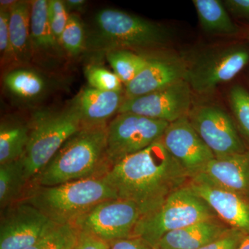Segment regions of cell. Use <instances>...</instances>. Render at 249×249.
Returning <instances> with one entry per match:
<instances>
[{"instance_id": "obj_21", "label": "cell", "mask_w": 249, "mask_h": 249, "mask_svg": "<svg viewBox=\"0 0 249 249\" xmlns=\"http://www.w3.org/2000/svg\"><path fill=\"white\" fill-rule=\"evenodd\" d=\"M48 4L47 0L31 1V42L34 50L53 52L61 47L54 37L49 24Z\"/></svg>"}, {"instance_id": "obj_20", "label": "cell", "mask_w": 249, "mask_h": 249, "mask_svg": "<svg viewBox=\"0 0 249 249\" xmlns=\"http://www.w3.org/2000/svg\"><path fill=\"white\" fill-rule=\"evenodd\" d=\"M203 30L214 35L235 36L239 29L232 22L224 3L219 0H193Z\"/></svg>"}, {"instance_id": "obj_39", "label": "cell", "mask_w": 249, "mask_h": 249, "mask_svg": "<svg viewBox=\"0 0 249 249\" xmlns=\"http://www.w3.org/2000/svg\"><path fill=\"white\" fill-rule=\"evenodd\" d=\"M247 39H248V40L249 41V31L248 32V34H247Z\"/></svg>"}, {"instance_id": "obj_14", "label": "cell", "mask_w": 249, "mask_h": 249, "mask_svg": "<svg viewBox=\"0 0 249 249\" xmlns=\"http://www.w3.org/2000/svg\"><path fill=\"white\" fill-rule=\"evenodd\" d=\"M187 67L182 58L171 54L149 58L138 76L124 86V97L144 96L186 80Z\"/></svg>"}, {"instance_id": "obj_30", "label": "cell", "mask_w": 249, "mask_h": 249, "mask_svg": "<svg viewBox=\"0 0 249 249\" xmlns=\"http://www.w3.org/2000/svg\"><path fill=\"white\" fill-rule=\"evenodd\" d=\"M65 6V1L61 0H49L48 15L49 24L54 37L60 44V37L66 27L70 14Z\"/></svg>"}, {"instance_id": "obj_5", "label": "cell", "mask_w": 249, "mask_h": 249, "mask_svg": "<svg viewBox=\"0 0 249 249\" xmlns=\"http://www.w3.org/2000/svg\"><path fill=\"white\" fill-rule=\"evenodd\" d=\"M98 47L108 50H144L164 47L171 39L164 27L117 9H106L95 16Z\"/></svg>"}, {"instance_id": "obj_12", "label": "cell", "mask_w": 249, "mask_h": 249, "mask_svg": "<svg viewBox=\"0 0 249 249\" xmlns=\"http://www.w3.org/2000/svg\"><path fill=\"white\" fill-rule=\"evenodd\" d=\"M58 224L24 201L9 208L1 218L0 249H26Z\"/></svg>"}, {"instance_id": "obj_27", "label": "cell", "mask_w": 249, "mask_h": 249, "mask_svg": "<svg viewBox=\"0 0 249 249\" xmlns=\"http://www.w3.org/2000/svg\"><path fill=\"white\" fill-rule=\"evenodd\" d=\"M84 27L76 15H70L65 30L60 37V45L71 55H79L85 47Z\"/></svg>"}, {"instance_id": "obj_15", "label": "cell", "mask_w": 249, "mask_h": 249, "mask_svg": "<svg viewBox=\"0 0 249 249\" xmlns=\"http://www.w3.org/2000/svg\"><path fill=\"white\" fill-rule=\"evenodd\" d=\"M188 186L229 227L249 235V198L196 180Z\"/></svg>"}, {"instance_id": "obj_28", "label": "cell", "mask_w": 249, "mask_h": 249, "mask_svg": "<svg viewBox=\"0 0 249 249\" xmlns=\"http://www.w3.org/2000/svg\"><path fill=\"white\" fill-rule=\"evenodd\" d=\"M85 77L90 88L101 91H124L122 82L114 73L103 67L89 65L85 69Z\"/></svg>"}, {"instance_id": "obj_1", "label": "cell", "mask_w": 249, "mask_h": 249, "mask_svg": "<svg viewBox=\"0 0 249 249\" xmlns=\"http://www.w3.org/2000/svg\"><path fill=\"white\" fill-rule=\"evenodd\" d=\"M102 177L118 198L133 201L143 216L160 207L190 178L160 139L110 165Z\"/></svg>"}, {"instance_id": "obj_19", "label": "cell", "mask_w": 249, "mask_h": 249, "mask_svg": "<svg viewBox=\"0 0 249 249\" xmlns=\"http://www.w3.org/2000/svg\"><path fill=\"white\" fill-rule=\"evenodd\" d=\"M31 2L18 1L10 11L11 52L15 58L26 60L32 50L30 33Z\"/></svg>"}, {"instance_id": "obj_26", "label": "cell", "mask_w": 249, "mask_h": 249, "mask_svg": "<svg viewBox=\"0 0 249 249\" xmlns=\"http://www.w3.org/2000/svg\"><path fill=\"white\" fill-rule=\"evenodd\" d=\"M78 230L71 224H58L29 248L26 249H66L74 244Z\"/></svg>"}, {"instance_id": "obj_33", "label": "cell", "mask_w": 249, "mask_h": 249, "mask_svg": "<svg viewBox=\"0 0 249 249\" xmlns=\"http://www.w3.org/2000/svg\"><path fill=\"white\" fill-rule=\"evenodd\" d=\"M10 12L0 10V52L4 56L11 54L9 32Z\"/></svg>"}, {"instance_id": "obj_25", "label": "cell", "mask_w": 249, "mask_h": 249, "mask_svg": "<svg viewBox=\"0 0 249 249\" xmlns=\"http://www.w3.org/2000/svg\"><path fill=\"white\" fill-rule=\"evenodd\" d=\"M107 59L114 73L124 86L138 76L149 60L147 57L126 49L107 52Z\"/></svg>"}, {"instance_id": "obj_22", "label": "cell", "mask_w": 249, "mask_h": 249, "mask_svg": "<svg viewBox=\"0 0 249 249\" xmlns=\"http://www.w3.org/2000/svg\"><path fill=\"white\" fill-rule=\"evenodd\" d=\"M29 124L2 121L0 125V165L22 158L29 142Z\"/></svg>"}, {"instance_id": "obj_38", "label": "cell", "mask_w": 249, "mask_h": 249, "mask_svg": "<svg viewBox=\"0 0 249 249\" xmlns=\"http://www.w3.org/2000/svg\"><path fill=\"white\" fill-rule=\"evenodd\" d=\"M237 249H249V235L245 236Z\"/></svg>"}, {"instance_id": "obj_29", "label": "cell", "mask_w": 249, "mask_h": 249, "mask_svg": "<svg viewBox=\"0 0 249 249\" xmlns=\"http://www.w3.org/2000/svg\"><path fill=\"white\" fill-rule=\"evenodd\" d=\"M234 116L243 132L249 138V92L240 85H234L229 96Z\"/></svg>"}, {"instance_id": "obj_4", "label": "cell", "mask_w": 249, "mask_h": 249, "mask_svg": "<svg viewBox=\"0 0 249 249\" xmlns=\"http://www.w3.org/2000/svg\"><path fill=\"white\" fill-rule=\"evenodd\" d=\"M83 124L72 104L63 110L41 111L34 114L29 124V142L22 157L27 181L35 178Z\"/></svg>"}, {"instance_id": "obj_6", "label": "cell", "mask_w": 249, "mask_h": 249, "mask_svg": "<svg viewBox=\"0 0 249 249\" xmlns=\"http://www.w3.org/2000/svg\"><path fill=\"white\" fill-rule=\"evenodd\" d=\"M217 217L204 199L186 184L168 196L158 209L142 217L133 236L156 249L160 239L168 232Z\"/></svg>"}, {"instance_id": "obj_7", "label": "cell", "mask_w": 249, "mask_h": 249, "mask_svg": "<svg viewBox=\"0 0 249 249\" xmlns=\"http://www.w3.org/2000/svg\"><path fill=\"white\" fill-rule=\"evenodd\" d=\"M249 62V49L245 45L218 47L198 55L188 64L186 80L199 94L214 92L218 85L227 83Z\"/></svg>"}, {"instance_id": "obj_23", "label": "cell", "mask_w": 249, "mask_h": 249, "mask_svg": "<svg viewBox=\"0 0 249 249\" xmlns=\"http://www.w3.org/2000/svg\"><path fill=\"white\" fill-rule=\"evenodd\" d=\"M5 86L10 92L24 99H34L45 91V80L38 73L26 69H18L6 73Z\"/></svg>"}, {"instance_id": "obj_34", "label": "cell", "mask_w": 249, "mask_h": 249, "mask_svg": "<svg viewBox=\"0 0 249 249\" xmlns=\"http://www.w3.org/2000/svg\"><path fill=\"white\" fill-rule=\"evenodd\" d=\"M109 249H156L138 237H127L109 242Z\"/></svg>"}, {"instance_id": "obj_31", "label": "cell", "mask_w": 249, "mask_h": 249, "mask_svg": "<svg viewBox=\"0 0 249 249\" xmlns=\"http://www.w3.org/2000/svg\"><path fill=\"white\" fill-rule=\"evenodd\" d=\"M245 235L240 231L230 228L222 235L199 249H237Z\"/></svg>"}, {"instance_id": "obj_36", "label": "cell", "mask_w": 249, "mask_h": 249, "mask_svg": "<svg viewBox=\"0 0 249 249\" xmlns=\"http://www.w3.org/2000/svg\"><path fill=\"white\" fill-rule=\"evenodd\" d=\"M86 3V1L85 0H67V1H65L67 9L74 10V11H80L84 7Z\"/></svg>"}, {"instance_id": "obj_9", "label": "cell", "mask_w": 249, "mask_h": 249, "mask_svg": "<svg viewBox=\"0 0 249 249\" xmlns=\"http://www.w3.org/2000/svg\"><path fill=\"white\" fill-rule=\"evenodd\" d=\"M142 216L140 208L133 201L116 198L93 206L71 225L109 243L132 237Z\"/></svg>"}, {"instance_id": "obj_32", "label": "cell", "mask_w": 249, "mask_h": 249, "mask_svg": "<svg viewBox=\"0 0 249 249\" xmlns=\"http://www.w3.org/2000/svg\"><path fill=\"white\" fill-rule=\"evenodd\" d=\"M71 249H109V243L88 232L78 231Z\"/></svg>"}, {"instance_id": "obj_2", "label": "cell", "mask_w": 249, "mask_h": 249, "mask_svg": "<svg viewBox=\"0 0 249 249\" xmlns=\"http://www.w3.org/2000/svg\"><path fill=\"white\" fill-rule=\"evenodd\" d=\"M107 126V122L83 124L33 180L35 186H54L102 176L109 168Z\"/></svg>"}, {"instance_id": "obj_3", "label": "cell", "mask_w": 249, "mask_h": 249, "mask_svg": "<svg viewBox=\"0 0 249 249\" xmlns=\"http://www.w3.org/2000/svg\"><path fill=\"white\" fill-rule=\"evenodd\" d=\"M117 195L102 176L54 186H36L24 202L32 205L58 224H71L93 206Z\"/></svg>"}, {"instance_id": "obj_8", "label": "cell", "mask_w": 249, "mask_h": 249, "mask_svg": "<svg viewBox=\"0 0 249 249\" xmlns=\"http://www.w3.org/2000/svg\"><path fill=\"white\" fill-rule=\"evenodd\" d=\"M169 124L134 113L118 114L107 126L106 157L109 167L160 141Z\"/></svg>"}, {"instance_id": "obj_11", "label": "cell", "mask_w": 249, "mask_h": 249, "mask_svg": "<svg viewBox=\"0 0 249 249\" xmlns=\"http://www.w3.org/2000/svg\"><path fill=\"white\" fill-rule=\"evenodd\" d=\"M191 105V86L186 80H181L155 92L124 98L118 114L134 113L170 124L188 116Z\"/></svg>"}, {"instance_id": "obj_10", "label": "cell", "mask_w": 249, "mask_h": 249, "mask_svg": "<svg viewBox=\"0 0 249 249\" xmlns=\"http://www.w3.org/2000/svg\"><path fill=\"white\" fill-rule=\"evenodd\" d=\"M188 117L215 158L247 151L232 119L222 108L201 105L192 108Z\"/></svg>"}, {"instance_id": "obj_35", "label": "cell", "mask_w": 249, "mask_h": 249, "mask_svg": "<svg viewBox=\"0 0 249 249\" xmlns=\"http://www.w3.org/2000/svg\"><path fill=\"white\" fill-rule=\"evenodd\" d=\"M224 4L228 12L249 22V0H226Z\"/></svg>"}, {"instance_id": "obj_18", "label": "cell", "mask_w": 249, "mask_h": 249, "mask_svg": "<svg viewBox=\"0 0 249 249\" xmlns=\"http://www.w3.org/2000/svg\"><path fill=\"white\" fill-rule=\"evenodd\" d=\"M229 229L217 218L201 221L168 232L160 239L156 249H199Z\"/></svg>"}, {"instance_id": "obj_24", "label": "cell", "mask_w": 249, "mask_h": 249, "mask_svg": "<svg viewBox=\"0 0 249 249\" xmlns=\"http://www.w3.org/2000/svg\"><path fill=\"white\" fill-rule=\"evenodd\" d=\"M27 182L22 158L0 165V205L9 206L19 198Z\"/></svg>"}, {"instance_id": "obj_17", "label": "cell", "mask_w": 249, "mask_h": 249, "mask_svg": "<svg viewBox=\"0 0 249 249\" xmlns=\"http://www.w3.org/2000/svg\"><path fill=\"white\" fill-rule=\"evenodd\" d=\"M124 91H105L86 88L80 91L73 100L83 124H101L119 112L124 103Z\"/></svg>"}, {"instance_id": "obj_13", "label": "cell", "mask_w": 249, "mask_h": 249, "mask_svg": "<svg viewBox=\"0 0 249 249\" xmlns=\"http://www.w3.org/2000/svg\"><path fill=\"white\" fill-rule=\"evenodd\" d=\"M160 141L191 179L214 158L192 126L188 116L170 123Z\"/></svg>"}, {"instance_id": "obj_40", "label": "cell", "mask_w": 249, "mask_h": 249, "mask_svg": "<svg viewBox=\"0 0 249 249\" xmlns=\"http://www.w3.org/2000/svg\"><path fill=\"white\" fill-rule=\"evenodd\" d=\"M71 247H70V248L66 249H71Z\"/></svg>"}, {"instance_id": "obj_16", "label": "cell", "mask_w": 249, "mask_h": 249, "mask_svg": "<svg viewBox=\"0 0 249 249\" xmlns=\"http://www.w3.org/2000/svg\"><path fill=\"white\" fill-rule=\"evenodd\" d=\"M191 179L233 192L249 199V151L214 157Z\"/></svg>"}, {"instance_id": "obj_37", "label": "cell", "mask_w": 249, "mask_h": 249, "mask_svg": "<svg viewBox=\"0 0 249 249\" xmlns=\"http://www.w3.org/2000/svg\"><path fill=\"white\" fill-rule=\"evenodd\" d=\"M17 2L18 1H14V0H1L0 1V10L10 12L15 5L17 4Z\"/></svg>"}]
</instances>
